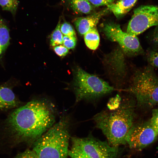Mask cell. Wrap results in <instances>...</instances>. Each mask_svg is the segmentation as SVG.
<instances>
[{
	"label": "cell",
	"mask_w": 158,
	"mask_h": 158,
	"mask_svg": "<svg viewBox=\"0 0 158 158\" xmlns=\"http://www.w3.org/2000/svg\"><path fill=\"white\" fill-rule=\"evenodd\" d=\"M73 144L78 147L91 158H117L118 147L110 145L108 142L90 136L72 138Z\"/></svg>",
	"instance_id": "obj_8"
},
{
	"label": "cell",
	"mask_w": 158,
	"mask_h": 158,
	"mask_svg": "<svg viewBox=\"0 0 158 158\" xmlns=\"http://www.w3.org/2000/svg\"><path fill=\"white\" fill-rule=\"evenodd\" d=\"M138 0H119L115 3L107 5V8L117 18L128 13L134 6Z\"/></svg>",
	"instance_id": "obj_12"
},
{
	"label": "cell",
	"mask_w": 158,
	"mask_h": 158,
	"mask_svg": "<svg viewBox=\"0 0 158 158\" xmlns=\"http://www.w3.org/2000/svg\"><path fill=\"white\" fill-rule=\"evenodd\" d=\"M18 0H0V6L2 10L10 12L14 17L18 6Z\"/></svg>",
	"instance_id": "obj_16"
},
{
	"label": "cell",
	"mask_w": 158,
	"mask_h": 158,
	"mask_svg": "<svg viewBox=\"0 0 158 158\" xmlns=\"http://www.w3.org/2000/svg\"><path fill=\"white\" fill-rule=\"evenodd\" d=\"M84 36L85 42L87 47L92 50L96 49L100 42L99 34L97 27L91 29Z\"/></svg>",
	"instance_id": "obj_15"
},
{
	"label": "cell",
	"mask_w": 158,
	"mask_h": 158,
	"mask_svg": "<svg viewBox=\"0 0 158 158\" xmlns=\"http://www.w3.org/2000/svg\"><path fill=\"white\" fill-rule=\"evenodd\" d=\"M19 104L18 99L10 88L5 86H0V110L13 108Z\"/></svg>",
	"instance_id": "obj_11"
},
{
	"label": "cell",
	"mask_w": 158,
	"mask_h": 158,
	"mask_svg": "<svg viewBox=\"0 0 158 158\" xmlns=\"http://www.w3.org/2000/svg\"><path fill=\"white\" fill-rule=\"evenodd\" d=\"M102 30L108 39L118 44L126 54L134 56L143 53L137 37L123 31L119 25L114 22L106 23Z\"/></svg>",
	"instance_id": "obj_6"
},
{
	"label": "cell",
	"mask_w": 158,
	"mask_h": 158,
	"mask_svg": "<svg viewBox=\"0 0 158 158\" xmlns=\"http://www.w3.org/2000/svg\"><path fill=\"white\" fill-rule=\"evenodd\" d=\"M70 118L63 116L35 140L32 150L38 158H67Z\"/></svg>",
	"instance_id": "obj_3"
},
{
	"label": "cell",
	"mask_w": 158,
	"mask_h": 158,
	"mask_svg": "<svg viewBox=\"0 0 158 158\" xmlns=\"http://www.w3.org/2000/svg\"><path fill=\"white\" fill-rule=\"evenodd\" d=\"M14 158H38L32 150H27L18 154Z\"/></svg>",
	"instance_id": "obj_25"
},
{
	"label": "cell",
	"mask_w": 158,
	"mask_h": 158,
	"mask_svg": "<svg viewBox=\"0 0 158 158\" xmlns=\"http://www.w3.org/2000/svg\"><path fill=\"white\" fill-rule=\"evenodd\" d=\"M121 99V97L118 95L111 98L107 104V109L112 110L117 108L119 106Z\"/></svg>",
	"instance_id": "obj_23"
},
{
	"label": "cell",
	"mask_w": 158,
	"mask_h": 158,
	"mask_svg": "<svg viewBox=\"0 0 158 158\" xmlns=\"http://www.w3.org/2000/svg\"><path fill=\"white\" fill-rule=\"evenodd\" d=\"M94 7L107 5L111 4L115 0H87Z\"/></svg>",
	"instance_id": "obj_27"
},
{
	"label": "cell",
	"mask_w": 158,
	"mask_h": 158,
	"mask_svg": "<svg viewBox=\"0 0 158 158\" xmlns=\"http://www.w3.org/2000/svg\"><path fill=\"white\" fill-rule=\"evenodd\" d=\"M10 39L7 23L0 16V56L4 53L9 45Z\"/></svg>",
	"instance_id": "obj_14"
},
{
	"label": "cell",
	"mask_w": 158,
	"mask_h": 158,
	"mask_svg": "<svg viewBox=\"0 0 158 158\" xmlns=\"http://www.w3.org/2000/svg\"><path fill=\"white\" fill-rule=\"evenodd\" d=\"M154 26H158V6L143 5L134 10L126 32L137 36Z\"/></svg>",
	"instance_id": "obj_7"
},
{
	"label": "cell",
	"mask_w": 158,
	"mask_h": 158,
	"mask_svg": "<svg viewBox=\"0 0 158 158\" xmlns=\"http://www.w3.org/2000/svg\"><path fill=\"white\" fill-rule=\"evenodd\" d=\"M158 136L149 120L136 121L128 133L126 144L131 149L140 150L152 143Z\"/></svg>",
	"instance_id": "obj_9"
},
{
	"label": "cell",
	"mask_w": 158,
	"mask_h": 158,
	"mask_svg": "<svg viewBox=\"0 0 158 158\" xmlns=\"http://www.w3.org/2000/svg\"><path fill=\"white\" fill-rule=\"evenodd\" d=\"M127 90L134 98L137 107L143 109L158 106V76L150 65L136 70Z\"/></svg>",
	"instance_id": "obj_4"
},
{
	"label": "cell",
	"mask_w": 158,
	"mask_h": 158,
	"mask_svg": "<svg viewBox=\"0 0 158 158\" xmlns=\"http://www.w3.org/2000/svg\"><path fill=\"white\" fill-rule=\"evenodd\" d=\"M55 53L60 56L66 55L69 52V50L64 46L59 45L54 46V48Z\"/></svg>",
	"instance_id": "obj_26"
},
{
	"label": "cell",
	"mask_w": 158,
	"mask_h": 158,
	"mask_svg": "<svg viewBox=\"0 0 158 158\" xmlns=\"http://www.w3.org/2000/svg\"><path fill=\"white\" fill-rule=\"evenodd\" d=\"M71 8L75 13L78 14H91L95 7L87 0H67Z\"/></svg>",
	"instance_id": "obj_13"
},
{
	"label": "cell",
	"mask_w": 158,
	"mask_h": 158,
	"mask_svg": "<svg viewBox=\"0 0 158 158\" xmlns=\"http://www.w3.org/2000/svg\"><path fill=\"white\" fill-rule=\"evenodd\" d=\"M60 26L59 21L51 36L50 43L52 46L54 47L63 43V35L60 31Z\"/></svg>",
	"instance_id": "obj_17"
},
{
	"label": "cell",
	"mask_w": 158,
	"mask_h": 158,
	"mask_svg": "<svg viewBox=\"0 0 158 158\" xmlns=\"http://www.w3.org/2000/svg\"><path fill=\"white\" fill-rule=\"evenodd\" d=\"M147 58L150 65L158 68V52L150 49L147 51Z\"/></svg>",
	"instance_id": "obj_20"
},
{
	"label": "cell",
	"mask_w": 158,
	"mask_h": 158,
	"mask_svg": "<svg viewBox=\"0 0 158 158\" xmlns=\"http://www.w3.org/2000/svg\"><path fill=\"white\" fill-rule=\"evenodd\" d=\"M68 155L71 158H91L78 147L73 144L68 151Z\"/></svg>",
	"instance_id": "obj_18"
},
{
	"label": "cell",
	"mask_w": 158,
	"mask_h": 158,
	"mask_svg": "<svg viewBox=\"0 0 158 158\" xmlns=\"http://www.w3.org/2000/svg\"><path fill=\"white\" fill-rule=\"evenodd\" d=\"M137 107L131 95L121 97L118 107L114 110H103L94 115L93 119L111 146L118 147L126 144L128 133L136 122Z\"/></svg>",
	"instance_id": "obj_2"
},
{
	"label": "cell",
	"mask_w": 158,
	"mask_h": 158,
	"mask_svg": "<svg viewBox=\"0 0 158 158\" xmlns=\"http://www.w3.org/2000/svg\"><path fill=\"white\" fill-rule=\"evenodd\" d=\"M77 42L76 37L63 36V45L68 49H74L76 45Z\"/></svg>",
	"instance_id": "obj_22"
},
{
	"label": "cell",
	"mask_w": 158,
	"mask_h": 158,
	"mask_svg": "<svg viewBox=\"0 0 158 158\" xmlns=\"http://www.w3.org/2000/svg\"><path fill=\"white\" fill-rule=\"evenodd\" d=\"M55 121L54 109L44 100L31 101L16 109L5 122V130L13 142L35 140Z\"/></svg>",
	"instance_id": "obj_1"
},
{
	"label": "cell",
	"mask_w": 158,
	"mask_h": 158,
	"mask_svg": "<svg viewBox=\"0 0 158 158\" xmlns=\"http://www.w3.org/2000/svg\"><path fill=\"white\" fill-rule=\"evenodd\" d=\"M149 120L153 128L158 134V107L152 109L151 117Z\"/></svg>",
	"instance_id": "obj_24"
},
{
	"label": "cell",
	"mask_w": 158,
	"mask_h": 158,
	"mask_svg": "<svg viewBox=\"0 0 158 158\" xmlns=\"http://www.w3.org/2000/svg\"><path fill=\"white\" fill-rule=\"evenodd\" d=\"M60 31L64 35L76 37L75 30L73 26L69 23L64 22L60 25Z\"/></svg>",
	"instance_id": "obj_19"
},
{
	"label": "cell",
	"mask_w": 158,
	"mask_h": 158,
	"mask_svg": "<svg viewBox=\"0 0 158 158\" xmlns=\"http://www.w3.org/2000/svg\"><path fill=\"white\" fill-rule=\"evenodd\" d=\"M109 11L107 8L86 17L75 19L74 23L79 34L81 36L84 35L91 29L96 27L101 18Z\"/></svg>",
	"instance_id": "obj_10"
},
{
	"label": "cell",
	"mask_w": 158,
	"mask_h": 158,
	"mask_svg": "<svg viewBox=\"0 0 158 158\" xmlns=\"http://www.w3.org/2000/svg\"><path fill=\"white\" fill-rule=\"evenodd\" d=\"M149 39L153 50L158 52V26L151 32Z\"/></svg>",
	"instance_id": "obj_21"
},
{
	"label": "cell",
	"mask_w": 158,
	"mask_h": 158,
	"mask_svg": "<svg viewBox=\"0 0 158 158\" xmlns=\"http://www.w3.org/2000/svg\"><path fill=\"white\" fill-rule=\"evenodd\" d=\"M73 74L71 86L76 103L83 100L95 101L115 90L107 82L80 67H77Z\"/></svg>",
	"instance_id": "obj_5"
}]
</instances>
